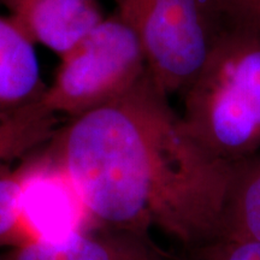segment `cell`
I'll return each instance as SVG.
<instances>
[{
  "instance_id": "3957f363",
  "label": "cell",
  "mask_w": 260,
  "mask_h": 260,
  "mask_svg": "<svg viewBox=\"0 0 260 260\" xmlns=\"http://www.w3.org/2000/svg\"><path fill=\"white\" fill-rule=\"evenodd\" d=\"M138 34L147 70L161 92L182 94L199 76L234 22L222 0H115Z\"/></svg>"
},
{
  "instance_id": "ba28073f",
  "label": "cell",
  "mask_w": 260,
  "mask_h": 260,
  "mask_svg": "<svg viewBox=\"0 0 260 260\" xmlns=\"http://www.w3.org/2000/svg\"><path fill=\"white\" fill-rule=\"evenodd\" d=\"M218 237L260 242V152L234 165Z\"/></svg>"
},
{
  "instance_id": "8fae6325",
  "label": "cell",
  "mask_w": 260,
  "mask_h": 260,
  "mask_svg": "<svg viewBox=\"0 0 260 260\" xmlns=\"http://www.w3.org/2000/svg\"><path fill=\"white\" fill-rule=\"evenodd\" d=\"M183 253V260H260V242L217 237Z\"/></svg>"
},
{
  "instance_id": "4fadbf2b",
  "label": "cell",
  "mask_w": 260,
  "mask_h": 260,
  "mask_svg": "<svg viewBox=\"0 0 260 260\" xmlns=\"http://www.w3.org/2000/svg\"><path fill=\"white\" fill-rule=\"evenodd\" d=\"M158 260H167V256H165L164 254H162L161 258H160V259H158Z\"/></svg>"
},
{
  "instance_id": "277c9868",
  "label": "cell",
  "mask_w": 260,
  "mask_h": 260,
  "mask_svg": "<svg viewBox=\"0 0 260 260\" xmlns=\"http://www.w3.org/2000/svg\"><path fill=\"white\" fill-rule=\"evenodd\" d=\"M146 73L141 41L116 12L60 57L41 104L54 115L76 118L124 95Z\"/></svg>"
},
{
  "instance_id": "9c48e42d",
  "label": "cell",
  "mask_w": 260,
  "mask_h": 260,
  "mask_svg": "<svg viewBox=\"0 0 260 260\" xmlns=\"http://www.w3.org/2000/svg\"><path fill=\"white\" fill-rule=\"evenodd\" d=\"M57 123V115L41 102L0 118V174L6 164L50 142L58 130Z\"/></svg>"
},
{
  "instance_id": "7c38bea8",
  "label": "cell",
  "mask_w": 260,
  "mask_h": 260,
  "mask_svg": "<svg viewBox=\"0 0 260 260\" xmlns=\"http://www.w3.org/2000/svg\"><path fill=\"white\" fill-rule=\"evenodd\" d=\"M235 24L260 31V0H222Z\"/></svg>"
},
{
  "instance_id": "5b68a950",
  "label": "cell",
  "mask_w": 260,
  "mask_h": 260,
  "mask_svg": "<svg viewBox=\"0 0 260 260\" xmlns=\"http://www.w3.org/2000/svg\"><path fill=\"white\" fill-rule=\"evenodd\" d=\"M0 6L32 44L59 57L105 18L98 0H0Z\"/></svg>"
},
{
  "instance_id": "7a4b0ae2",
  "label": "cell",
  "mask_w": 260,
  "mask_h": 260,
  "mask_svg": "<svg viewBox=\"0 0 260 260\" xmlns=\"http://www.w3.org/2000/svg\"><path fill=\"white\" fill-rule=\"evenodd\" d=\"M184 123L228 164L260 152V31L234 24L183 93Z\"/></svg>"
},
{
  "instance_id": "30bf717a",
  "label": "cell",
  "mask_w": 260,
  "mask_h": 260,
  "mask_svg": "<svg viewBox=\"0 0 260 260\" xmlns=\"http://www.w3.org/2000/svg\"><path fill=\"white\" fill-rule=\"evenodd\" d=\"M40 155L29 157L14 171L0 174V247L19 246L30 240L25 232L23 199Z\"/></svg>"
},
{
  "instance_id": "5bb4252c",
  "label": "cell",
  "mask_w": 260,
  "mask_h": 260,
  "mask_svg": "<svg viewBox=\"0 0 260 260\" xmlns=\"http://www.w3.org/2000/svg\"><path fill=\"white\" fill-rule=\"evenodd\" d=\"M0 260H3V258H2V255H0Z\"/></svg>"
},
{
  "instance_id": "52a82bcc",
  "label": "cell",
  "mask_w": 260,
  "mask_h": 260,
  "mask_svg": "<svg viewBox=\"0 0 260 260\" xmlns=\"http://www.w3.org/2000/svg\"><path fill=\"white\" fill-rule=\"evenodd\" d=\"M46 89L35 45L8 16H0V118L41 102Z\"/></svg>"
},
{
  "instance_id": "6da1fadb",
  "label": "cell",
  "mask_w": 260,
  "mask_h": 260,
  "mask_svg": "<svg viewBox=\"0 0 260 260\" xmlns=\"http://www.w3.org/2000/svg\"><path fill=\"white\" fill-rule=\"evenodd\" d=\"M90 218L183 252L217 239L234 165L193 138L148 70L124 95L58 129L46 152Z\"/></svg>"
},
{
  "instance_id": "8992f818",
  "label": "cell",
  "mask_w": 260,
  "mask_h": 260,
  "mask_svg": "<svg viewBox=\"0 0 260 260\" xmlns=\"http://www.w3.org/2000/svg\"><path fill=\"white\" fill-rule=\"evenodd\" d=\"M3 260H158L162 253L151 240L107 229H80L57 237L31 239L3 253Z\"/></svg>"
}]
</instances>
